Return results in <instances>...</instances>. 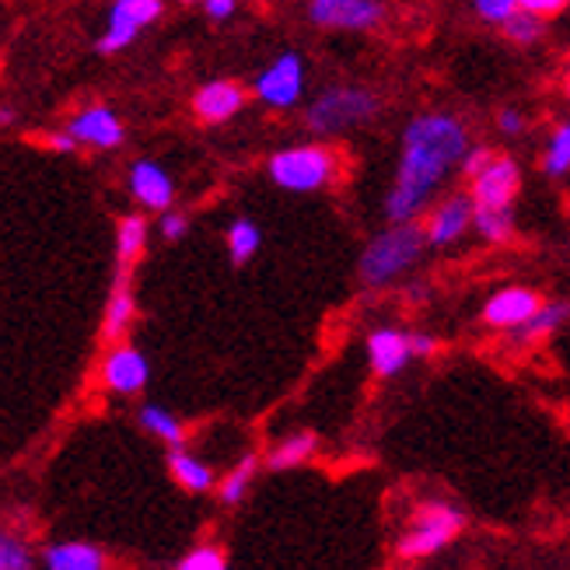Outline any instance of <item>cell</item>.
<instances>
[{
	"label": "cell",
	"mask_w": 570,
	"mask_h": 570,
	"mask_svg": "<svg viewBox=\"0 0 570 570\" xmlns=\"http://www.w3.org/2000/svg\"><path fill=\"white\" fill-rule=\"evenodd\" d=\"M469 147H473V137H469L465 119L452 112L413 116L403 127L400 165H395V179L385 196L389 225H406V220L424 217L438 189L462 165Z\"/></svg>",
	"instance_id": "cell-1"
},
{
	"label": "cell",
	"mask_w": 570,
	"mask_h": 570,
	"mask_svg": "<svg viewBox=\"0 0 570 570\" xmlns=\"http://www.w3.org/2000/svg\"><path fill=\"white\" fill-rule=\"evenodd\" d=\"M428 249V235L420 220H406V225H389L364 245L357 277L364 287H389L420 263Z\"/></svg>",
	"instance_id": "cell-2"
},
{
	"label": "cell",
	"mask_w": 570,
	"mask_h": 570,
	"mask_svg": "<svg viewBox=\"0 0 570 570\" xmlns=\"http://www.w3.org/2000/svg\"><path fill=\"white\" fill-rule=\"evenodd\" d=\"M382 112V98L361 88V85H333L318 98H312V106L305 112V127L318 137H343L351 130H361L367 122H375Z\"/></svg>",
	"instance_id": "cell-3"
},
{
	"label": "cell",
	"mask_w": 570,
	"mask_h": 570,
	"mask_svg": "<svg viewBox=\"0 0 570 570\" xmlns=\"http://www.w3.org/2000/svg\"><path fill=\"white\" fill-rule=\"evenodd\" d=\"M340 155L330 144H294L284 151L269 155L266 161V176L274 179V186L287 193H318L340 179Z\"/></svg>",
	"instance_id": "cell-4"
},
{
	"label": "cell",
	"mask_w": 570,
	"mask_h": 570,
	"mask_svg": "<svg viewBox=\"0 0 570 570\" xmlns=\"http://www.w3.org/2000/svg\"><path fill=\"white\" fill-rule=\"evenodd\" d=\"M465 529V518L459 508L452 504H441V501H431V504H420V511L413 514V522L406 525V532L395 542V557L400 560H428L434 553H441L449 542Z\"/></svg>",
	"instance_id": "cell-5"
},
{
	"label": "cell",
	"mask_w": 570,
	"mask_h": 570,
	"mask_svg": "<svg viewBox=\"0 0 570 570\" xmlns=\"http://www.w3.org/2000/svg\"><path fill=\"white\" fill-rule=\"evenodd\" d=\"M253 95L274 112L294 109L305 98V60L287 49L266 70H259V78L253 81Z\"/></svg>",
	"instance_id": "cell-6"
},
{
	"label": "cell",
	"mask_w": 570,
	"mask_h": 570,
	"mask_svg": "<svg viewBox=\"0 0 570 570\" xmlns=\"http://www.w3.org/2000/svg\"><path fill=\"white\" fill-rule=\"evenodd\" d=\"M308 21L330 32H375L385 21L382 0H308Z\"/></svg>",
	"instance_id": "cell-7"
},
{
	"label": "cell",
	"mask_w": 570,
	"mask_h": 570,
	"mask_svg": "<svg viewBox=\"0 0 570 570\" xmlns=\"http://www.w3.org/2000/svg\"><path fill=\"white\" fill-rule=\"evenodd\" d=\"M473 214H476V204L469 193H452V196H444V200L431 204V210L420 220L428 245H434V249L455 245L465 232H473Z\"/></svg>",
	"instance_id": "cell-8"
},
{
	"label": "cell",
	"mask_w": 570,
	"mask_h": 570,
	"mask_svg": "<svg viewBox=\"0 0 570 570\" xmlns=\"http://www.w3.org/2000/svg\"><path fill=\"white\" fill-rule=\"evenodd\" d=\"M161 0H116L112 4V14H109V29L106 36L98 39V53H119V49H127L140 29H147L151 21L161 18Z\"/></svg>",
	"instance_id": "cell-9"
},
{
	"label": "cell",
	"mask_w": 570,
	"mask_h": 570,
	"mask_svg": "<svg viewBox=\"0 0 570 570\" xmlns=\"http://www.w3.org/2000/svg\"><path fill=\"white\" fill-rule=\"evenodd\" d=\"M522 189V168L508 155H493L480 176L469 179V196L476 207H511Z\"/></svg>",
	"instance_id": "cell-10"
},
{
	"label": "cell",
	"mask_w": 570,
	"mask_h": 570,
	"mask_svg": "<svg viewBox=\"0 0 570 570\" xmlns=\"http://www.w3.org/2000/svg\"><path fill=\"white\" fill-rule=\"evenodd\" d=\"M364 346H367V364H371V371H375V379L403 375V367L413 361V340H410V333L395 330V326L371 330Z\"/></svg>",
	"instance_id": "cell-11"
},
{
	"label": "cell",
	"mask_w": 570,
	"mask_h": 570,
	"mask_svg": "<svg viewBox=\"0 0 570 570\" xmlns=\"http://www.w3.org/2000/svg\"><path fill=\"white\" fill-rule=\"evenodd\" d=\"M539 305H542V297L532 287H501L498 294L487 297L480 315L490 330L514 333L518 326H525V322L539 312Z\"/></svg>",
	"instance_id": "cell-12"
},
{
	"label": "cell",
	"mask_w": 570,
	"mask_h": 570,
	"mask_svg": "<svg viewBox=\"0 0 570 570\" xmlns=\"http://www.w3.org/2000/svg\"><path fill=\"white\" fill-rule=\"evenodd\" d=\"M147 379H151V367L137 346H112L102 361V382L109 392L134 395L147 385Z\"/></svg>",
	"instance_id": "cell-13"
},
{
	"label": "cell",
	"mask_w": 570,
	"mask_h": 570,
	"mask_svg": "<svg viewBox=\"0 0 570 570\" xmlns=\"http://www.w3.org/2000/svg\"><path fill=\"white\" fill-rule=\"evenodd\" d=\"M78 144H91V147H119L127 130H122V122L112 109L106 106H91L85 112H78L70 119V130H67Z\"/></svg>",
	"instance_id": "cell-14"
},
{
	"label": "cell",
	"mask_w": 570,
	"mask_h": 570,
	"mask_svg": "<svg viewBox=\"0 0 570 570\" xmlns=\"http://www.w3.org/2000/svg\"><path fill=\"white\" fill-rule=\"evenodd\" d=\"M245 109V88L235 81H207L193 95V112L204 122H228Z\"/></svg>",
	"instance_id": "cell-15"
},
{
	"label": "cell",
	"mask_w": 570,
	"mask_h": 570,
	"mask_svg": "<svg viewBox=\"0 0 570 570\" xmlns=\"http://www.w3.org/2000/svg\"><path fill=\"white\" fill-rule=\"evenodd\" d=\"M130 193L147 210H168L176 200V186L158 161H137L130 168Z\"/></svg>",
	"instance_id": "cell-16"
},
{
	"label": "cell",
	"mask_w": 570,
	"mask_h": 570,
	"mask_svg": "<svg viewBox=\"0 0 570 570\" xmlns=\"http://www.w3.org/2000/svg\"><path fill=\"white\" fill-rule=\"evenodd\" d=\"M130 266H119L116 274V287L109 294V305H106V318H102V340L112 343V340H122L134 322V312H137V302L130 294Z\"/></svg>",
	"instance_id": "cell-17"
},
{
	"label": "cell",
	"mask_w": 570,
	"mask_h": 570,
	"mask_svg": "<svg viewBox=\"0 0 570 570\" xmlns=\"http://www.w3.org/2000/svg\"><path fill=\"white\" fill-rule=\"evenodd\" d=\"M42 560L49 570H102L106 567V553L98 547H88V542H60V547H49Z\"/></svg>",
	"instance_id": "cell-18"
},
{
	"label": "cell",
	"mask_w": 570,
	"mask_h": 570,
	"mask_svg": "<svg viewBox=\"0 0 570 570\" xmlns=\"http://www.w3.org/2000/svg\"><path fill=\"white\" fill-rule=\"evenodd\" d=\"M567 318H570V302H563V297H557V302H542L539 312L525 322V326H518L511 336L518 343H539V340L553 336Z\"/></svg>",
	"instance_id": "cell-19"
},
{
	"label": "cell",
	"mask_w": 570,
	"mask_h": 570,
	"mask_svg": "<svg viewBox=\"0 0 570 570\" xmlns=\"http://www.w3.org/2000/svg\"><path fill=\"white\" fill-rule=\"evenodd\" d=\"M168 473H171V480H176L189 493H207L217 483L214 480V469L207 462H200V459H193L183 449H171V455H168Z\"/></svg>",
	"instance_id": "cell-20"
},
{
	"label": "cell",
	"mask_w": 570,
	"mask_h": 570,
	"mask_svg": "<svg viewBox=\"0 0 570 570\" xmlns=\"http://www.w3.org/2000/svg\"><path fill=\"white\" fill-rule=\"evenodd\" d=\"M318 449V441L312 431H297L284 441H277L274 449L266 452V469H274V473H284V469H297L302 462H308Z\"/></svg>",
	"instance_id": "cell-21"
},
{
	"label": "cell",
	"mask_w": 570,
	"mask_h": 570,
	"mask_svg": "<svg viewBox=\"0 0 570 570\" xmlns=\"http://www.w3.org/2000/svg\"><path fill=\"white\" fill-rule=\"evenodd\" d=\"M473 232L490 242V245H504L514 238V210L511 207H476L473 214Z\"/></svg>",
	"instance_id": "cell-22"
},
{
	"label": "cell",
	"mask_w": 570,
	"mask_h": 570,
	"mask_svg": "<svg viewBox=\"0 0 570 570\" xmlns=\"http://www.w3.org/2000/svg\"><path fill=\"white\" fill-rule=\"evenodd\" d=\"M140 428L147 434L161 438L168 449H183V444H186V428L179 424V416H171L165 406H155V403L140 406Z\"/></svg>",
	"instance_id": "cell-23"
},
{
	"label": "cell",
	"mask_w": 570,
	"mask_h": 570,
	"mask_svg": "<svg viewBox=\"0 0 570 570\" xmlns=\"http://www.w3.org/2000/svg\"><path fill=\"white\" fill-rule=\"evenodd\" d=\"M144 245H147V220L140 214L122 217L119 228H116V259H119V266H134L137 256L144 253Z\"/></svg>",
	"instance_id": "cell-24"
},
{
	"label": "cell",
	"mask_w": 570,
	"mask_h": 570,
	"mask_svg": "<svg viewBox=\"0 0 570 570\" xmlns=\"http://www.w3.org/2000/svg\"><path fill=\"white\" fill-rule=\"evenodd\" d=\"M259 245H263V232L256 228V220H249V217L232 220L228 225V256L235 266L249 263L259 253Z\"/></svg>",
	"instance_id": "cell-25"
},
{
	"label": "cell",
	"mask_w": 570,
	"mask_h": 570,
	"mask_svg": "<svg viewBox=\"0 0 570 570\" xmlns=\"http://www.w3.org/2000/svg\"><path fill=\"white\" fill-rule=\"evenodd\" d=\"M256 469H259V459H256V455H245V459L232 469V473L217 483L220 504H228V508L242 504V501H245V493H249V487H253V480H256Z\"/></svg>",
	"instance_id": "cell-26"
},
{
	"label": "cell",
	"mask_w": 570,
	"mask_h": 570,
	"mask_svg": "<svg viewBox=\"0 0 570 570\" xmlns=\"http://www.w3.org/2000/svg\"><path fill=\"white\" fill-rule=\"evenodd\" d=\"M542 171H547L550 179H563L570 171V119L553 127L547 151H542Z\"/></svg>",
	"instance_id": "cell-27"
},
{
	"label": "cell",
	"mask_w": 570,
	"mask_h": 570,
	"mask_svg": "<svg viewBox=\"0 0 570 570\" xmlns=\"http://www.w3.org/2000/svg\"><path fill=\"white\" fill-rule=\"evenodd\" d=\"M501 32H504V39L514 42V46H532V42L542 39V32H547V18H539V14H532V11H522V8H518V11L501 24Z\"/></svg>",
	"instance_id": "cell-28"
},
{
	"label": "cell",
	"mask_w": 570,
	"mask_h": 570,
	"mask_svg": "<svg viewBox=\"0 0 570 570\" xmlns=\"http://www.w3.org/2000/svg\"><path fill=\"white\" fill-rule=\"evenodd\" d=\"M176 567L179 570H225L228 567V553L220 550V547H196Z\"/></svg>",
	"instance_id": "cell-29"
},
{
	"label": "cell",
	"mask_w": 570,
	"mask_h": 570,
	"mask_svg": "<svg viewBox=\"0 0 570 570\" xmlns=\"http://www.w3.org/2000/svg\"><path fill=\"white\" fill-rule=\"evenodd\" d=\"M518 8H522L518 0H473L476 18L487 21V24H498V29H501V24H504Z\"/></svg>",
	"instance_id": "cell-30"
},
{
	"label": "cell",
	"mask_w": 570,
	"mask_h": 570,
	"mask_svg": "<svg viewBox=\"0 0 570 570\" xmlns=\"http://www.w3.org/2000/svg\"><path fill=\"white\" fill-rule=\"evenodd\" d=\"M29 560H32L29 550H24L18 539L0 532V570H24V567H29Z\"/></svg>",
	"instance_id": "cell-31"
},
{
	"label": "cell",
	"mask_w": 570,
	"mask_h": 570,
	"mask_svg": "<svg viewBox=\"0 0 570 570\" xmlns=\"http://www.w3.org/2000/svg\"><path fill=\"white\" fill-rule=\"evenodd\" d=\"M490 158H493V151H490V147H483V144H473V147H469V151H465V158H462V176L465 179H473V176H480V171L490 165Z\"/></svg>",
	"instance_id": "cell-32"
},
{
	"label": "cell",
	"mask_w": 570,
	"mask_h": 570,
	"mask_svg": "<svg viewBox=\"0 0 570 570\" xmlns=\"http://www.w3.org/2000/svg\"><path fill=\"white\" fill-rule=\"evenodd\" d=\"M186 228H189V220H186V214H179V210H161V235L168 238V242H179L183 235H186Z\"/></svg>",
	"instance_id": "cell-33"
},
{
	"label": "cell",
	"mask_w": 570,
	"mask_h": 570,
	"mask_svg": "<svg viewBox=\"0 0 570 570\" xmlns=\"http://www.w3.org/2000/svg\"><path fill=\"white\" fill-rule=\"evenodd\" d=\"M522 4V11H532L539 18H553L567 8V0H518Z\"/></svg>",
	"instance_id": "cell-34"
},
{
	"label": "cell",
	"mask_w": 570,
	"mask_h": 570,
	"mask_svg": "<svg viewBox=\"0 0 570 570\" xmlns=\"http://www.w3.org/2000/svg\"><path fill=\"white\" fill-rule=\"evenodd\" d=\"M498 130L504 134V137H518L525 130V116L518 112V109H501V116H498Z\"/></svg>",
	"instance_id": "cell-35"
},
{
	"label": "cell",
	"mask_w": 570,
	"mask_h": 570,
	"mask_svg": "<svg viewBox=\"0 0 570 570\" xmlns=\"http://www.w3.org/2000/svg\"><path fill=\"white\" fill-rule=\"evenodd\" d=\"M204 8L210 21H228L238 8V0H204Z\"/></svg>",
	"instance_id": "cell-36"
},
{
	"label": "cell",
	"mask_w": 570,
	"mask_h": 570,
	"mask_svg": "<svg viewBox=\"0 0 570 570\" xmlns=\"http://www.w3.org/2000/svg\"><path fill=\"white\" fill-rule=\"evenodd\" d=\"M410 340H413V357H431L438 351V340L428 333H410Z\"/></svg>",
	"instance_id": "cell-37"
},
{
	"label": "cell",
	"mask_w": 570,
	"mask_h": 570,
	"mask_svg": "<svg viewBox=\"0 0 570 570\" xmlns=\"http://www.w3.org/2000/svg\"><path fill=\"white\" fill-rule=\"evenodd\" d=\"M563 95H567V102H570V67H567V78H563Z\"/></svg>",
	"instance_id": "cell-38"
},
{
	"label": "cell",
	"mask_w": 570,
	"mask_h": 570,
	"mask_svg": "<svg viewBox=\"0 0 570 570\" xmlns=\"http://www.w3.org/2000/svg\"><path fill=\"white\" fill-rule=\"evenodd\" d=\"M0 122H11V109H0Z\"/></svg>",
	"instance_id": "cell-39"
},
{
	"label": "cell",
	"mask_w": 570,
	"mask_h": 570,
	"mask_svg": "<svg viewBox=\"0 0 570 570\" xmlns=\"http://www.w3.org/2000/svg\"><path fill=\"white\" fill-rule=\"evenodd\" d=\"M183 4H204V0H183Z\"/></svg>",
	"instance_id": "cell-40"
},
{
	"label": "cell",
	"mask_w": 570,
	"mask_h": 570,
	"mask_svg": "<svg viewBox=\"0 0 570 570\" xmlns=\"http://www.w3.org/2000/svg\"><path fill=\"white\" fill-rule=\"evenodd\" d=\"M567 4H570V0H567Z\"/></svg>",
	"instance_id": "cell-41"
}]
</instances>
